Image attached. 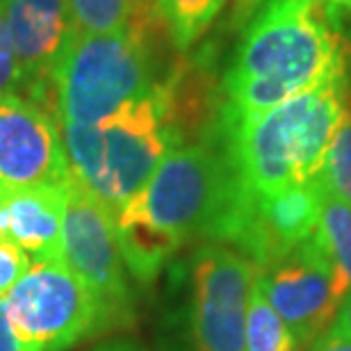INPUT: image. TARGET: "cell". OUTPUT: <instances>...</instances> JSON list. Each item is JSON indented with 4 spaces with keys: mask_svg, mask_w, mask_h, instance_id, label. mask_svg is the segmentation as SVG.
Segmentation results:
<instances>
[{
    "mask_svg": "<svg viewBox=\"0 0 351 351\" xmlns=\"http://www.w3.org/2000/svg\"><path fill=\"white\" fill-rule=\"evenodd\" d=\"M73 178L117 215L173 149L187 144L176 112L171 71L119 114L96 125L60 123Z\"/></svg>",
    "mask_w": 351,
    "mask_h": 351,
    "instance_id": "obj_3",
    "label": "cell"
},
{
    "mask_svg": "<svg viewBox=\"0 0 351 351\" xmlns=\"http://www.w3.org/2000/svg\"><path fill=\"white\" fill-rule=\"evenodd\" d=\"M10 94L23 96V78H21V69L16 64V55H14L3 7H0V96Z\"/></svg>",
    "mask_w": 351,
    "mask_h": 351,
    "instance_id": "obj_20",
    "label": "cell"
},
{
    "mask_svg": "<svg viewBox=\"0 0 351 351\" xmlns=\"http://www.w3.org/2000/svg\"><path fill=\"white\" fill-rule=\"evenodd\" d=\"M149 3H156V0H149Z\"/></svg>",
    "mask_w": 351,
    "mask_h": 351,
    "instance_id": "obj_28",
    "label": "cell"
},
{
    "mask_svg": "<svg viewBox=\"0 0 351 351\" xmlns=\"http://www.w3.org/2000/svg\"><path fill=\"white\" fill-rule=\"evenodd\" d=\"M247 201L223 144L194 142L173 149L125 206L180 244L206 237L230 247Z\"/></svg>",
    "mask_w": 351,
    "mask_h": 351,
    "instance_id": "obj_4",
    "label": "cell"
},
{
    "mask_svg": "<svg viewBox=\"0 0 351 351\" xmlns=\"http://www.w3.org/2000/svg\"><path fill=\"white\" fill-rule=\"evenodd\" d=\"M324 194L319 176L271 194H249L230 247L247 256L258 269L283 261L317 233Z\"/></svg>",
    "mask_w": 351,
    "mask_h": 351,
    "instance_id": "obj_11",
    "label": "cell"
},
{
    "mask_svg": "<svg viewBox=\"0 0 351 351\" xmlns=\"http://www.w3.org/2000/svg\"><path fill=\"white\" fill-rule=\"evenodd\" d=\"M94 351H144V349L132 345V342H110V345H103Z\"/></svg>",
    "mask_w": 351,
    "mask_h": 351,
    "instance_id": "obj_26",
    "label": "cell"
},
{
    "mask_svg": "<svg viewBox=\"0 0 351 351\" xmlns=\"http://www.w3.org/2000/svg\"><path fill=\"white\" fill-rule=\"evenodd\" d=\"M349 69L276 108L221 130V144L249 194L315 180L345 110Z\"/></svg>",
    "mask_w": 351,
    "mask_h": 351,
    "instance_id": "obj_2",
    "label": "cell"
},
{
    "mask_svg": "<svg viewBox=\"0 0 351 351\" xmlns=\"http://www.w3.org/2000/svg\"><path fill=\"white\" fill-rule=\"evenodd\" d=\"M349 53V37L322 0H267L240 34L223 73L217 132L345 71Z\"/></svg>",
    "mask_w": 351,
    "mask_h": 351,
    "instance_id": "obj_1",
    "label": "cell"
},
{
    "mask_svg": "<svg viewBox=\"0 0 351 351\" xmlns=\"http://www.w3.org/2000/svg\"><path fill=\"white\" fill-rule=\"evenodd\" d=\"M114 233L123 265L139 283H153L162 267L180 249V242L151 226L128 206H123L114 215Z\"/></svg>",
    "mask_w": 351,
    "mask_h": 351,
    "instance_id": "obj_14",
    "label": "cell"
},
{
    "mask_svg": "<svg viewBox=\"0 0 351 351\" xmlns=\"http://www.w3.org/2000/svg\"><path fill=\"white\" fill-rule=\"evenodd\" d=\"M3 242H7V237H5V230H3V226H0V244Z\"/></svg>",
    "mask_w": 351,
    "mask_h": 351,
    "instance_id": "obj_27",
    "label": "cell"
},
{
    "mask_svg": "<svg viewBox=\"0 0 351 351\" xmlns=\"http://www.w3.org/2000/svg\"><path fill=\"white\" fill-rule=\"evenodd\" d=\"M75 37L108 34L128 27L132 21L160 19L149 0H66Z\"/></svg>",
    "mask_w": 351,
    "mask_h": 351,
    "instance_id": "obj_16",
    "label": "cell"
},
{
    "mask_svg": "<svg viewBox=\"0 0 351 351\" xmlns=\"http://www.w3.org/2000/svg\"><path fill=\"white\" fill-rule=\"evenodd\" d=\"M16 338L32 351H66L103 331L101 311L64 258L32 261L3 297Z\"/></svg>",
    "mask_w": 351,
    "mask_h": 351,
    "instance_id": "obj_6",
    "label": "cell"
},
{
    "mask_svg": "<svg viewBox=\"0 0 351 351\" xmlns=\"http://www.w3.org/2000/svg\"><path fill=\"white\" fill-rule=\"evenodd\" d=\"M324 7L331 14V19L338 25H342V19L349 16L351 19V0H322Z\"/></svg>",
    "mask_w": 351,
    "mask_h": 351,
    "instance_id": "obj_24",
    "label": "cell"
},
{
    "mask_svg": "<svg viewBox=\"0 0 351 351\" xmlns=\"http://www.w3.org/2000/svg\"><path fill=\"white\" fill-rule=\"evenodd\" d=\"M258 285L304 351L331 328L342 299L317 240L306 242L283 261L258 269Z\"/></svg>",
    "mask_w": 351,
    "mask_h": 351,
    "instance_id": "obj_10",
    "label": "cell"
},
{
    "mask_svg": "<svg viewBox=\"0 0 351 351\" xmlns=\"http://www.w3.org/2000/svg\"><path fill=\"white\" fill-rule=\"evenodd\" d=\"M335 324L345 328L347 333H351V294L342 301L340 311H338V317H335Z\"/></svg>",
    "mask_w": 351,
    "mask_h": 351,
    "instance_id": "obj_25",
    "label": "cell"
},
{
    "mask_svg": "<svg viewBox=\"0 0 351 351\" xmlns=\"http://www.w3.org/2000/svg\"><path fill=\"white\" fill-rule=\"evenodd\" d=\"M258 278V276H256ZM247 351H301L290 328L269 306L258 280L251 287L247 308Z\"/></svg>",
    "mask_w": 351,
    "mask_h": 351,
    "instance_id": "obj_18",
    "label": "cell"
},
{
    "mask_svg": "<svg viewBox=\"0 0 351 351\" xmlns=\"http://www.w3.org/2000/svg\"><path fill=\"white\" fill-rule=\"evenodd\" d=\"M69 185L0 192V226L30 261L62 258V221Z\"/></svg>",
    "mask_w": 351,
    "mask_h": 351,
    "instance_id": "obj_13",
    "label": "cell"
},
{
    "mask_svg": "<svg viewBox=\"0 0 351 351\" xmlns=\"http://www.w3.org/2000/svg\"><path fill=\"white\" fill-rule=\"evenodd\" d=\"M308 349L311 351H351V333H347L345 328L338 324H331V328H326Z\"/></svg>",
    "mask_w": 351,
    "mask_h": 351,
    "instance_id": "obj_22",
    "label": "cell"
},
{
    "mask_svg": "<svg viewBox=\"0 0 351 351\" xmlns=\"http://www.w3.org/2000/svg\"><path fill=\"white\" fill-rule=\"evenodd\" d=\"M315 240L331 265L338 297L345 301L351 294V203L324 194Z\"/></svg>",
    "mask_w": 351,
    "mask_h": 351,
    "instance_id": "obj_15",
    "label": "cell"
},
{
    "mask_svg": "<svg viewBox=\"0 0 351 351\" xmlns=\"http://www.w3.org/2000/svg\"><path fill=\"white\" fill-rule=\"evenodd\" d=\"M23 96L48 110L55 101L53 80L75 39L66 0H0Z\"/></svg>",
    "mask_w": 351,
    "mask_h": 351,
    "instance_id": "obj_12",
    "label": "cell"
},
{
    "mask_svg": "<svg viewBox=\"0 0 351 351\" xmlns=\"http://www.w3.org/2000/svg\"><path fill=\"white\" fill-rule=\"evenodd\" d=\"M71 178L58 119L25 96H0V192L64 187Z\"/></svg>",
    "mask_w": 351,
    "mask_h": 351,
    "instance_id": "obj_9",
    "label": "cell"
},
{
    "mask_svg": "<svg viewBox=\"0 0 351 351\" xmlns=\"http://www.w3.org/2000/svg\"><path fill=\"white\" fill-rule=\"evenodd\" d=\"M223 0H156L158 16L178 53L189 51L217 19Z\"/></svg>",
    "mask_w": 351,
    "mask_h": 351,
    "instance_id": "obj_17",
    "label": "cell"
},
{
    "mask_svg": "<svg viewBox=\"0 0 351 351\" xmlns=\"http://www.w3.org/2000/svg\"><path fill=\"white\" fill-rule=\"evenodd\" d=\"M62 258L101 311L103 331L132 322V297L117 244L114 215L71 178L62 221Z\"/></svg>",
    "mask_w": 351,
    "mask_h": 351,
    "instance_id": "obj_7",
    "label": "cell"
},
{
    "mask_svg": "<svg viewBox=\"0 0 351 351\" xmlns=\"http://www.w3.org/2000/svg\"><path fill=\"white\" fill-rule=\"evenodd\" d=\"M258 267L221 242L201 244L192 261L196 351H247V308Z\"/></svg>",
    "mask_w": 351,
    "mask_h": 351,
    "instance_id": "obj_8",
    "label": "cell"
},
{
    "mask_svg": "<svg viewBox=\"0 0 351 351\" xmlns=\"http://www.w3.org/2000/svg\"><path fill=\"white\" fill-rule=\"evenodd\" d=\"M319 180L326 194L351 203V73L345 91V110H342V119L326 149Z\"/></svg>",
    "mask_w": 351,
    "mask_h": 351,
    "instance_id": "obj_19",
    "label": "cell"
},
{
    "mask_svg": "<svg viewBox=\"0 0 351 351\" xmlns=\"http://www.w3.org/2000/svg\"><path fill=\"white\" fill-rule=\"evenodd\" d=\"M162 30L130 23L117 32L75 37L53 80L58 123H103L151 94L165 78L156 55Z\"/></svg>",
    "mask_w": 351,
    "mask_h": 351,
    "instance_id": "obj_5",
    "label": "cell"
},
{
    "mask_svg": "<svg viewBox=\"0 0 351 351\" xmlns=\"http://www.w3.org/2000/svg\"><path fill=\"white\" fill-rule=\"evenodd\" d=\"M0 351H32L16 338V333H14L10 319H7L3 299H0Z\"/></svg>",
    "mask_w": 351,
    "mask_h": 351,
    "instance_id": "obj_23",
    "label": "cell"
},
{
    "mask_svg": "<svg viewBox=\"0 0 351 351\" xmlns=\"http://www.w3.org/2000/svg\"><path fill=\"white\" fill-rule=\"evenodd\" d=\"M30 256L14 242L0 244V299L12 290V285L23 276L30 267Z\"/></svg>",
    "mask_w": 351,
    "mask_h": 351,
    "instance_id": "obj_21",
    "label": "cell"
}]
</instances>
